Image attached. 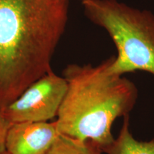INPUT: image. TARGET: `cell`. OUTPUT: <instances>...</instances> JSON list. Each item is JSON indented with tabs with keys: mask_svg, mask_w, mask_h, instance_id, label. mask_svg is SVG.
<instances>
[{
	"mask_svg": "<svg viewBox=\"0 0 154 154\" xmlns=\"http://www.w3.org/2000/svg\"><path fill=\"white\" fill-rule=\"evenodd\" d=\"M69 0H0V109L52 72Z\"/></svg>",
	"mask_w": 154,
	"mask_h": 154,
	"instance_id": "obj_1",
	"label": "cell"
},
{
	"mask_svg": "<svg viewBox=\"0 0 154 154\" xmlns=\"http://www.w3.org/2000/svg\"><path fill=\"white\" fill-rule=\"evenodd\" d=\"M113 57L96 66L71 63L63 69L67 89L54 121L59 134L91 140L102 151L114 139L113 122L129 115L138 96L134 82L110 72Z\"/></svg>",
	"mask_w": 154,
	"mask_h": 154,
	"instance_id": "obj_2",
	"label": "cell"
},
{
	"mask_svg": "<svg viewBox=\"0 0 154 154\" xmlns=\"http://www.w3.org/2000/svg\"><path fill=\"white\" fill-rule=\"evenodd\" d=\"M86 17L106 30L117 50L111 74L143 71L154 76V14L118 0H86Z\"/></svg>",
	"mask_w": 154,
	"mask_h": 154,
	"instance_id": "obj_3",
	"label": "cell"
},
{
	"mask_svg": "<svg viewBox=\"0 0 154 154\" xmlns=\"http://www.w3.org/2000/svg\"><path fill=\"white\" fill-rule=\"evenodd\" d=\"M66 89V79L52 71L32 83L2 113L10 125L47 122L57 116Z\"/></svg>",
	"mask_w": 154,
	"mask_h": 154,
	"instance_id": "obj_4",
	"label": "cell"
},
{
	"mask_svg": "<svg viewBox=\"0 0 154 154\" xmlns=\"http://www.w3.org/2000/svg\"><path fill=\"white\" fill-rule=\"evenodd\" d=\"M55 121L11 124L6 138L10 154H46L59 136Z\"/></svg>",
	"mask_w": 154,
	"mask_h": 154,
	"instance_id": "obj_5",
	"label": "cell"
},
{
	"mask_svg": "<svg viewBox=\"0 0 154 154\" xmlns=\"http://www.w3.org/2000/svg\"><path fill=\"white\" fill-rule=\"evenodd\" d=\"M106 154H154V139L139 141L135 139L129 129V115L124 116L120 132L112 143L103 149Z\"/></svg>",
	"mask_w": 154,
	"mask_h": 154,
	"instance_id": "obj_6",
	"label": "cell"
},
{
	"mask_svg": "<svg viewBox=\"0 0 154 154\" xmlns=\"http://www.w3.org/2000/svg\"><path fill=\"white\" fill-rule=\"evenodd\" d=\"M101 149L91 140H83L59 134L46 154H102Z\"/></svg>",
	"mask_w": 154,
	"mask_h": 154,
	"instance_id": "obj_7",
	"label": "cell"
},
{
	"mask_svg": "<svg viewBox=\"0 0 154 154\" xmlns=\"http://www.w3.org/2000/svg\"><path fill=\"white\" fill-rule=\"evenodd\" d=\"M10 124L5 119L0 109V153L6 151V138Z\"/></svg>",
	"mask_w": 154,
	"mask_h": 154,
	"instance_id": "obj_8",
	"label": "cell"
},
{
	"mask_svg": "<svg viewBox=\"0 0 154 154\" xmlns=\"http://www.w3.org/2000/svg\"><path fill=\"white\" fill-rule=\"evenodd\" d=\"M0 154H10V153H9L8 152H7V151H5V152H3V153H0Z\"/></svg>",
	"mask_w": 154,
	"mask_h": 154,
	"instance_id": "obj_9",
	"label": "cell"
},
{
	"mask_svg": "<svg viewBox=\"0 0 154 154\" xmlns=\"http://www.w3.org/2000/svg\"><path fill=\"white\" fill-rule=\"evenodd\" d=\"M80 1H82V2H84V1H86V0H80Z\"/></svg>",
	"mask_w": 154,
	"mask_h": 154,
	"instance_id": "obj_10",
	"label": "cell"
}]
</instances>
